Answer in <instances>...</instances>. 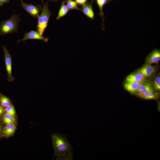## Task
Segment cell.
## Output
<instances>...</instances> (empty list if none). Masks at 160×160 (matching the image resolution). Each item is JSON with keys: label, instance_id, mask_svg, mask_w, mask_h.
I'll use <instances>...</instances> for the list:
<instances>
[{"label": "cell", "instance_id": "obj_1", "mask_svg": "<svg viewBox=\"0 0 160 160\" xmlns=\"http://www.w3.org/2000/svg\"><path fill=\"white\" fill-rule=\"evenodd\" d=\"M52 141L55 155L60 158L71 152L73 150L65 135L54 134L52 135Z\"/></svg>", "mask_w": 160, "mask_h": 160}, {"label": "cell", "instance_id": "obj_2", "mask_svg": "<svg viewBox=\"0 0 160 160\" xmlns=\"http://www.w3.org/2000/svg\"><path fill=\"white\" fill-rule=\"evenodd\" d=\"M13 14L7 20H3L0 23V35L1 36L18 32V26L20 20V15Z\"/></svg>", "mask_w": 160, "mask_h": 160}, {"label": "cell", "instance_id": "obj_3", "mask_svg": "<svg viewBox=\"0 0 160 160\" xmlns=\"http://www.w3.org/2000/svg\"><path fill=\"white\" fill-rule=\"evenodd\" d=\"M43 6L41 12L38 18L36 26L37 31L43 35L45 29L47 27L48 21L52 15V12L48 9L49 2H44L43 0H40Z\"/></svg>", "mask_w": 160, "mask_h": 160}, {"label": "cell", "instance_id": "obj_4", "mask_svg": "<svg viewBox=\"0 0 160 160\" xmlns=\"http://www.w3.org/2000/svg\"><path fill=\"white\" fill-rule=\"evenodd\" d=\"M4 52V61L7 76V81L11 82L14 80L15 77L12 72V56L7 49L6 47L2 46Z\"/></svg>", "mask_w": 160, "mask_h": 160}, {"label": "cell", "instance_id": "obj_5", "mask_svg": "<svg viewBox=\"0 0 160 160\" xmlns=\"http://www.w3.org/2000/svg\"><path fill=\"white\" fill-rule=\"evenodd\" d=\"M23 8L32 17L34 18H38L40 12L41 11L42 7L40 4L34 5L31 4H28L25 3L23 0H20Z\"/></svg>", "mask_w": 160, "mask_h": 160}, {"label": "cell", "instance_id": "obj_6", "mask_svg": "<svg viewBox=\"0 0 160 160\" xmlns=\"http://www.w3.org/2000/svg\"><path fill=\"white\" fill-rule=\"evenodd\" d=\"M28 39L40 40L44 41V42H47L48 40V38L41 35L37 31L31 30L29 32L24 34L23 39H18L17 44L21 41L24 42Z\"/></svg>", "mask_w": 160, "mask_h": 160}, {"label": "cell", "instance_id": "obj_7", "mask_svg": "<svg viewBox=\"0 0 160 160\" xmlns=\"http://www.w3.org/2000/svg\"><path fill=\"white\" fill-rule=\"evenodd\" d=\"M156 66L146 63L137 71L145 78L150 77L154 74L156 71Z\"/></svg>", "mask_w": 160, "mask_h": 160}, {"label": "cell", "instance_id": "obj_8", "mask_svg": "<svg viewBox=\"0 0 160 160\" xmlns=\"http://www.w3.org/2000/svg\"><path fill=\"white\" fill-rule=\"evenodd\" d=\"M154 91L152 84L146 79L142 81L139 85L137 92L135 94L137 96L146 93L148 92Z\"/></svg>", "mask_w": 160, "mask_h": 160}, {"label": "cell", "instance_id": "obj_9", "mask_svg": "<svg viewBox=\"0 0 160 160\" xmlns=\"http://www.w3.org/2000/svg\"><path fill=\"white\" fill-rule=\"evenodd\" d=\"M160 60V50L155 49L147 56L145 59L146 63L151 65L157 63Z\"/></svg>", "mask_w": 160, "mask_h": 160}, {"label": "cell", "instance_id": "obj_10", "mask_svg": "<svg viewBox=\"0 0 160 160\" xmlns=\"http://www.w3.org/2000/svg\"><path fill=\"white\" fill-rule=\"evenodd\" d=\"M146 78L137 71L127 76L125 80L126 82H141Z\"/></svg>", "mask_w": 160, "mask_h": 160}, {"label": "cell", "instance_id": "obj_11", "mask_svg": "<svg viewBox=\"0 0 160 160\" xmlns=\"http://www.w3.org/2000/svg\"><path fill=\"white\" fill-rule=\"evenodd\" d=\"M141 81L125 82L124 84V86L125 89L129 92L132 94L135 95L137 92L139 85Z\"/></svg>", "mask_w": 160, "mask_h": 160}, {"label": "cell", "instance_id": "obj_12", "mask_svg": "<svg viewBox=\"0 0 160 160\" xmlns=\"http://www.w3.org/2000/svg\"><path fill=\"white\" fill-rule=\"evenodd\" d=\"M93 1L89 4H83L81 9V11L88 17L92 19H94L95 15L92 7Z\"/></svg>", "mask_w": 160, "mask_h": 160}, {"label": "cell", "instance_id": "obj_13", "mask_svg": "<svg viewBox=\"0 0 160 160\" xmlns=\"http://www.w3.org/2000/svg\"><path fill=\"white\" fill-rule=\"evenodd\" d=\"M140 98L147 100H155L159 99V94L154 91L148 92L146 93L137 95Z\"/></svg>", "mask_w": 160, "mask_h": 160}, {"label": "cell", "instance_id": "obj_14", "mask_svg": "<svg viewBox=\"0 0 160 160\" xmlns=\"http://www.w3.org/2000/svg\"><path fill=\"white\" fill-rule=\"evenodd\" d=\"M65 1H63L62 3L58 15L56 17L57 20H59L61 17L65 15L69 10L66 5L65 4Z\"/></svg>", "mask_w": 160, "mask_h": 160}, {"label": "cell", "instance_id": "obj_15", "mask_svg": "<svg viewBox=\"0 0 160 160\" xmlns=\"http://www.w3.org/2000/svg\"><path fill=\"white\" fill-rule=\"evenodd\" d=\"M15 126L14 124H8L4 129V133L6 136L12 135L15 132Z\"/></svg>", "mask_w": 160, "mask_h": 160}, {"label": "cell", "instance_id": "obj_16", "mask_svg": "<svg viewBox=\"0 0 160 160\" xmlns=\"http://www.w3.org/2000/svg\"><path fill=\"white\" fill-rule=\"evenodd\" d=\"M152 83V85L155 90L156 91L159 92L160 91V76L159 73L154 78Z\"/></svg>", "mask_w": 160, "mask_h": 160}, {"label": "cell", "instance_id": "obj_17", "mask_svg": "<svg viewBox=\"0 0 160 160\" xmlns=\"http://www.w3.org/2000/svg\"><path fill=\"white\" fill-rule=\"evenodd\" d=\"M107 2H108V0H96V2L100 11L99 15L101 17L103 23L104 22L103 18L104 17V15L103 12V8L104 5L107 3Z\"/></svg>", "mask_w": 160, "mask_h": 160}, {"label": "cell", "instance_id": "obj_18", "mask_svg": "<svg viewBox=\"0 0 160 160\" xmlns=\"http://www.w3.org/2000/svg\"><path fill=\"white\" fill-rule=\"evenodd\" d=\"M3 120L7 124H14L15 121L14 117L7 113L4 114L3 117Z\"/></svg>", "mask_w": 160, "mask_h": 160}, {"label": "cell", "instance_id": "obj_19", "mask_svg": "<svg viewBox=\"0 0 160 160\" xmlns=\"http://www.w3.org/2000/svg\"><path fill=\"white\" fill-rule=\"evenodd\" d=\"M0 103L3 107H6L11 105V101L6 96L0 94Z\"/></svg>", "mask_w": 160, "mask_h": 160}, {"label": "cell", "instance_id": "obj_20", "mask_svg": "<svg viewBox=\"0 0 160 160\" xmlns=\"http://www.w3.org/2000/svg\"><path fill=\"white\" fill-rule=\"evenodd\" d=\"M66 5L68 9H70L79 10L80 9L77 5V3L72 0H66Z\"/></svg>", "mask_w": 160, "mask_h": 160}, {"label": "cell", "instance_id": "obj_21", "mask_svg": "<svg viewBox=\"0 0 160 160\" xmlns=\"http://www.w3.org/2000/svg\"><path fill=\"white\" fill-rule=\"evenodd\" d=\"M5 111L6 113H9L13 117L15 116V111L14 107L11 104L6 107Z\"/></svg>", "mask_w": 160, "mask_h": 160}, {"label": "cell", "instance_id": "obj_22", "mask_svg": "<svg viewBox=\"0 0 160 160\" xmlns=\"http://www.w3.org/2000/svg\"><path fill=\"white\" fill-rule=\"evenodd\" d=\"M75 1L79 4L83 5L86 3L87 0H75Z\"/></svg>", "mask_w": 160, "mask_h": 160}, {"label": "cell", "instance_id": "obj_23", "mask_svg": "<svg viewBox=\"0 0 160 160\" xmlns=\"http://www.w3.org/2000/svg\"><path fill=\"white\" fill-rule=\"evenodd\" d=\"M10 0H0V7H2L4 4L10 2Z\"/></svg>", "mask_w": 160, "mask_h": 160}, {"label": "cell", "instance_id": "obj_24", "mask_svg": "<svg viewBox=\"0 0 160 160\" xmlns=\"http://www.w3.org/2000/svg\"><path fill=\"white\" fill-rule=\"evenodd\" d=\"M4 109L3 107L0 105V116L2 115L4 112Z\"/></svg>", "mask_w": 160, "mask_h": 160}, {"label": "cell", "instance_id": "obj_25", "mask_svg": "<svg viewBox=\"0 0 160 160\" xmlns=\"http://www.w3.org/2000/svg\"><path fill=\"white\" fill-rule=\"evenodd\" d=\"M49 0L51 1H56L59 0Z\"/></svg>", "mask_w": 160, "mask_h": 160}, {"label": "cell", "instance_id": "obj_26", "mask_svg": "<svg viewBox=\"0 0 160 160\" xmlns=\"http://www.w3.org/2000/svg\"><path fill=\"white\" fill-rule=\"evenodd\" d=\"M1 127L0 125V134L1 133Z\"/></svg>", "mask_w": 160, "mask_h": 160}, {"label": "cell", "instance_id": "obj_27", "mask_svg": "<svg viewBox=\"0 0 160 160\" xmlns=\"http://www.w3.org/2000/svg\"><path fill=\"white\" fill-rule=\"evenodd\" d=\"M111 0H108V1H110Z\"/></svg>", "mask_w": 160, "mask_h": 160}]
</instances>
